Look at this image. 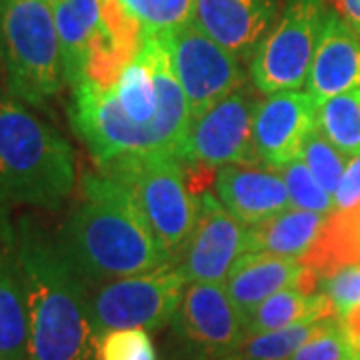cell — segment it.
Returning a JSON list of instances; mask_svg holds the SVG:
<instances>
[{"label": "cell", "mask_w": 360, "mask_h": 360, "mask_svg": "<svg viewBox=\"0 0 360 360\" xmlns=\"http://www.w3.org/2000/svg\"><path fill=\"white\" fill-rule=\"evenodd\" d=\"M276 170L284 179L286 191L290 196V205L295 208L321 212L326 217L335 212L336 205L333 194H328L322 188L321 182L314 179V174L300 158H296L288 165H283V167H276Z\"/></svg>", "instance_id": "27"}, {"label": "cell", "mask_w": 360, "mask_h": 360, "mask_svg": "<svg viewBox=\"0 0 360 360\" xmlns=\"http://www.w3.org/2000/svg\"><path fill=\"white\" fill-rule=\"evenodd\" d=\"M336 316L335 309L330 300L322 292L314 295H304L296 286L284 288L276 295L269 296L260 307H258L252 316L248 319L245 326L246 335H260V333H270L286 328L298 322L304 321H322Z\"/></svg>", "instance_id": "22"}, {"label": "cell", "mask_w": 360, "mask_h": 360, "mask_svg": "<svg viewBox=\"0 0 360 360\" xmlns=\"http://www.w3.org/2000/svg\"><path fill=\"white\" fill-rule=\"evenodd\" d=\"M0 65L6 92L44 106L65 86V68L51 0H0Z\"/></svg>", "instance_id": "5"}, {"label": "cell", "mask_w": 360, "mask_h": 360, "mask_svg": "<svg viewBox=\"0 0 360 360\" xmlns=\"http://www.w3.org/2000/svg\"><path fill=\"white\" fill-rule=\"evenodd\" d=\"M257 92L243 86L194 118L184 162L208 168L262 162L252 136L260 104Z\"/></svg>", "instance_id": "10"}, {"label": "cell", "mask_w": 360, "mask_h": 360, "mask_svg": "<svg viewBox=\"0 0 360 360\" xmlns=\"http://www.w3.org/2000/svg\"><path fill=\"white\" fill-rule=\"evenodd\" d=\"M316 101L300 90L270 94L260 101L252 134L260 160L274 168L296 160L304 139L316 127Z\"/></svg>", "instance_id": "13"}, {"label": "cell", "mask_w": 360, "mask_h": 360, "mask_svg": "<svg viewBox=\"0 0 360 360\" xmlns=\"http://www.w3.org/2000/svg\"><path fill=\"white\" fill-rule=\"evenodd\" d=\"M25 284L28 360H101L89 307V283L72 264L58 232L30 217L13 226Z\"/></svg>", "instance_id": "2"}, {"label": "cell", "mask_w": 360, "mask_h": 360, "mask_svg": "<svg viewBox=\"0 0 360 360\" xmlns=\"http://www.w3.org/2000/svg\"><path fill=\"white\" fill-rule=\"evenodd\" d=\"M162 34L193 120L212 104L246 86L248 78L240 60L208 37L194 20L165 30Z\"/></svg>", "instance_id": "9"}, {"label": "cell", "mask_w": 360, "mask_h": 360, "mask_svg": "<svg viewBox=\"0 0 360 360\" xmlns=\"http://www.w3.org/2000/svg\"><path fill=\"white\" fill-rule=\"evenodd\" d=\"M356 348H359V354H360V345H356Z\"/></svg>", "instance_id": "34"}, {"label": "cell", "mask_w": 360, "mask_h": 360, "mask_svg": "<svg viewBox=\"0 0 360 360\" xmlns=\"http://www.w3.org/2000/svg\"><path fill=\"white\" fill-rule=\"evenodd\" d=\"M316 104L360 89V39L330 6L307 80Z\"/></svg>", "instance_id": "16"}, {"label": "cell", "mask_w": 360, "mask_h": 360, "mask_svg": "<svg viewBox=\"0 0 360 360\" xmlns=\"http://www.w3.org/2000/svg\"><path fill=\"white\" fill-rule=\"evenodd\" d=\"M328 4L360 39V0H328Z\"/></svg>", "instance_id": "32"}, {"label": "cell", "mask_w": 360, "mask_h": 360, "mask_svg": "<svg viewBox=\"0 0 360 360\" xmlns=\"http://www.w3.org/2000/svg\"><path fill=\"white\" fill-rule=\"evenodd\" d=\"M316 129L348 158L360 156V89L319 104Z\"/></svg>", "instance_id": "23"}, {"label": "cell", "mask_w": 360, "mask_h": 360, "mask_svg": "<svg viewBox=\"0 0 360 360\" xmlns=\"http://www.w3.org/2000/svg\"><path fill=\"white\" fill-rule=\"evenodd\" d=\"M214 188L226 210L246 226L292 206L284 179L274 167L224 165L214 176Z\"/></svg>", "instance_id": "15"}, {"label": "cell", "mask_w": 360, "mask_h": 360, "mask_svg": "<svg viewBox=\"0 0 360 360\" xmlns=\"http://www.w3.org/2000/svg\"><path fill=\"white\" fill-rule=\"evenodd\" d=\"M58 30L66 84L72 89L86 77L89 44L101 22L106 0H51Z\"/></svg>", "instance_id": "20"}, {"label": "cell", "mask_w": 360, "mask_h": 360, "mask_svg": "<svg viewBox=\"0 0 360 360\" xmlns=\"http://www.w3.org/2000/svg\"><path fill=\"white\" fill-rule=\"evenodd\" d=\"M101 172L129 188L158 243L172 258L179 257L198 212L182 158L168 153L127 155L101 167Z\"/></svg>", "instance_id": "6"}, {"label": "cell", "mask_w": 360, "mask_h": 360, "mask_svg": "<svg viewBox=\"0 0 360 360\" xmlns=\"http://www.w3.org/2000/svg\"><path fill=\"white\" fill-rule=\"evenodd\" d=\"M352 360H360V354H359V356H356V359H352Z\"/></svg>", "instance_id": "35"}, {"label": "cell", "mask_w": 360, "mask_h": 360, "mask_svg": "<svg viewBox=\"0 0 360 360\" xmlns=\"http://www.w3.org/2000/svg\"><path fill=\"white\" fill-rule=\"evenodd\" d=\"M319 292L326 296L338 319L360 307V262L345 264L319 281Z\"/></svg>", "instance_id": "29"}, {"label": "cell", "mask_w": 360, "mask_h": 360, "mask_svg": "<svg viewBox=\"0 0 360 360\" xmlns=\"http://www.w3.org/2000/svg\"><path fill=\"white\" fill-rule=\"evenodd\" d=\"M326 214L286 208L283 212L248 226V252L300 258L309 252L326 224Z\"/></svg>", "instance_id": "19"}, {"label": "cell", "mask_w": 360, "mask_h": 360, "mask_svg": "<svg viewBox=\"0 0 360 360\" xmlns=\"http://www.w3.org/2000/svg\"><path fill=\"white\" fill-rule=\"evenodd\" d=\"M324 321V319H322ZM322 321H304L260 335H246L240 345L226 354L229 360H290L298 348L319 330Z\"/></svg>", "instance_id": "24"}, {"label": "cell", "mask_w": 360, "mask_h": 360, "mask_svg": "<svg viewBox=\"0 0 360 360\" xmlns=\"http://www.w3.org/2000/svg\"><path fill=\"white\" fill-rule=\"evenodd\" d=\"M70 122L98 167L142 153L184 160L193 124L162 32L144 30L141 51L115 86H72Z\"/></svg>", "instance_id": "1"}, {"label": "cell", "mask_w": 360, "mask_h": 360, "mask_svg": "<svg viewBox=\"0 0 360 360\" xmlns=\"http://www.w3.org/2000/svg\"><path fill=\"white\" fill-rule=\"evenodd\" d=\"M58 238L86 283H106L174 264L129 188L98 172L82 180V200Z\"/></svg>", "instance_id": "3"}, {"label": "cell", "mask_w": 360, "mask_h": 360, "mask_svg": "<svg viewBox=\"0 0 360 360\" xmlns=\"http://www.w3.org/2000/svg\"><path fill=\"white\" fill-rule=\"evenodd\" d=\"M77 184L75 153L65 136L11 94L0 96V210L56 208Z\"/></svg>", "instance_id": "4"}, {"label": "cell", "mask_w": 360, "mask_h": 360, "mask_svg": "<svg viewBox=\"0 0 360 360\" xmlns=\"http://www.w3.org/2000/svg\"><path fill=\"white\" fill-rule=\"evenodd\" d=\"M0 360H28L25 284L14 250L13 226L0 217Z\"/></svg>", "instance_id": "18"}, {"label": "cell", "mask_w": 360, "mask_h": 360, "mask_svg": "<svg viewBox=\"0 0 360 360\" xmlns=\"http://www.w3.org/2000/svg\"><path fill=\"white\" fill-rule=\"evenodd\" d=\"M359 356L356 342L348 335L342 319H324L319 330L296 350L290 360H352Z\"/></svg>", "instance_id": "26"}, {"label": "cell", "mask_w": 360, "mask_h": 360, "mask_svg": "<svg viewBox=\"0 0 360 360\" xmlns=\"http://www.w3.org/2000/svg\"><path fill=\"white\" fill-rule=\"evenodd\" d=\"M284 0H196L194 22L240 63L255 58Z\"/></svg>", "instance_id": "14"}, {"label": "cell", "mask_w": 360, "mask_h": 360, "mask_svg": "<svg viewBox=\"0 0 360 360\" xmlns=\"http://www.w3.org/2000/svg\"><path fill=\"white\" fill-rule=\"evenodd\" d=\"M172 322L196 360L224 359L245 338V321L224 284H186Z\"/></svg>", "instance_id": "12"}, {"label": "cell", "mask_w": 360, "mask_h": 360, "mask_svg": "<svg viewBox=\"0 0 360 360\" xmlns=\"http://www.w3.org/2000/svg\"><path fill=\"white\" fill-rule=\"evenodd\" d=\"M101 360H156V350L148 330L122 328L101 338Z\"/></svg>", "instance_id": "30"}, {"label": "cell", "mask_w": 360, "mask_h": 360, "mask_svg": "<svg viewBox=\"0 0 360 360\" xmlns=\"http://www.w3.org/2000/svg\"><path fill=\"white\" fill-rule=\"evenodd\" d=\"M146 30L165 32L194 20L196 0H118Z\"/></svg>", "instance_id": "28"}, {"label": "cell", "mask_w": 360, "mask_h": 360, "mask_svg": "<svg viewBox=\"0 0 360 360\" xmlns=\"http://www.w3.org/2000/svg\"><path fill=\"white\" fill-rule=\"evenodd\" d=\"M302 274L298 258L276 257L266 252H246L229 272L224 288L245 326L252 312L269 298L284 288L296 286Z\"/></svg>", "instance_id": "17"}, {"label": "cell", "mask_w": 360, "mask_h": 360, "mask_svg": "<svg viewBox=\"0 0 360 360\" xmlns=\"http://www.w3.org/2000/svg\"><path fill=\"white\" fill-rule=\"evenodd\" d=\"M174 264L106 283H89V307L98 338L110 330H158L172 322L186 288Z\"/></svg>", "instance_id": "8"}, {"label": "cell", "mask_w": 360, "mask_h": 360, "mask_svg": "<svg viewBox=\"0 0 360 360\" xmlns=\"http://www.w3.org/2000/svg\"><path fill=\"white\" fill-rule=\"evenodd\" d=\"M219 360H229V359H219Z\"/></svg>", "instance_id": "36"}, {"label": "cell", "mask_w": 360, "mask_h": 360, "mask_svg": "<svg viewBox=\"0 0 360 360\" xmlns=\"http://www.w3.org/2000/svg\"><path fill=\"white\" fill-rule=\"evenodd\" d=\"M298 158L309 167L314 179L321 182L322 188L328 194H333V198H335L336 188L342 180V174L347 170L350 158L342 155L316 127L310 130L309 136L304 139Z\"/></svg>", "instance_id": "25"}, {"label": "cell", "mask_w": 360, "mask_h": 360, "mask_svg": "<svg viewBox=\"0 0 360 360\" xmlns=\"http://www.w3.org/2000/svg\"><path fill=\"white\" fill-rule=\"evenodd\" d=\"M342 322H345V326H347L348 335L352 336V340H354L356 345H360V307L359 309L350 310L347 316L342 319Z\"/></svg>", "instance_id": "33"}, {"label": "cell", "mask_w": 360, "mask_h": 360, "mask_svg": "<svg viewBox=\"0 0 360 360\" xmlns=\"http://www.w3.org/2000/svg\"><path fill=\"white\" fill-rule=\"evenodd\" d=\"M328 11V0H284L278 20L250 60V78L260 94L307 84Z\"/></svg>", "instance_id": "7"}, {"label": "cell", "mask_w": 360, "mask_h": 360, "mask_svg": "<svg viewBox=\"0 0 360 360\" xmlns=\"http://www.w3.org/2000/svg\"><path fill=\"white\" fill-rule=\"evenodd\" d=\"M300 262L321 281L345 264L360 262V205L328 214L321 236Z\"/></svg>", "instance_id": "21"}, {"label": "cell", "mask_w": 360, "mask_h": 360, "mask_svg": "<svg viewBox=\"0 0 360 360\" xmlns=\"http://www.w3.org/2000/svg\"><path fill=\"white\" fill-rule=\"evenodd\" d=\"M336 210H348L360 205V156L348 160V167L335 193Z\"/></svg>", "instance_id": "31"}, {"label": "cell", "mask_w": 360, "mask_h": 360, "mask_svg": "<svg viewBox=\"0 0 360 360\" xmlns=\"http://www.w3.org/2000/svg\"><path fill=\"white\" fill-rule=\"evenodd\" d=\"M248 252V226L243 224L219 196L208 191L198 194V212L188 240L174 258L184 281L217 283L226 281L236 260Z\"/></svg>", "instance_id": "11"}]
</instances>
